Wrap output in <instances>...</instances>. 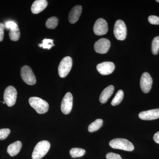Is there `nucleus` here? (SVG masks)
Returning <instances> with one entry per match:
<instances>
[{"label":"nucleus","mask_w":159,"mask_h":159,"mask_svg":"<svg viewBox=\"0 0 159 159\" xmlns=\"http://www.w3.org/2000/svg\"><path fill=\"white\" fill-rule=\"evenodd\" d=\"M113 31L115 37L119 40H124L126 38L127 29L125 23L122 20H119L116 21Z\"/></svg>","instance_id":"423d86ee"},{"label":"nucleus","mask_w":159,"mask_h":159,"mask_svg":"<svg viewBox=\"0 0 159 159\" xmlns=\"http://www.w3.org/2000/svg\"><path fill=\"white\" fill-rule=\"evenodd\" d=\"M159 51V36L155 37L152 44V54L157 55Z\"/></svg>","instance_id":"5701e85b"},{"label":"nucleus","mask_w":159,"mask_h":159,"mask_svg":"<svg viewBox=\"0 0 159 159\" xmlns=\"http://www.w3.org/2000/svg\"><path fill=\"white\" fill-rule=\"evenodd\" d=\"M53 42H54L53 40L46 39L43 40L42 43L39 44V47L42 48L43 49H47L49 50L54 46Z\"/></svg>","instance_id":"b1692460"},{"label":"nucleus","mask_w":159,"mask_h":159,"mask_svg":"<svg viewBox=\"0 0 159 159\" xmlns=\"http://www.w3.org/2000/svg\"><path fill=\"white\" fill-rule=\"evenodd\" d=\"M4 25L2 23H0V42L2 41L3 39L4 35Z\"/></svg>","instance_id":"c85d7f7f"},{"label":"nucleus","mask_w":159,"mask_h":159,"mask_svg":"<svg viewBox=\"0 0 159 159\" xmlns=\"http://www.w3.org/2000/svg\"><path fill=\"white\" fill-rule=\"evenodd\" d=\"M139 117L144 120H152L159 119V109L143 111L139 113Z\"/></svg>","instance_id":"ddd939ff"},{"label":"nucleus","mask_w":159,"mask_h":159,"mask_svg":"<svg viewBox=\"0 0 159 159\" xmlns=\"http://www.w3.org/2000/svg\"><path fill=\"white\" fill-rule=\"evenodd\" d=\"M51 145L47 141H41L34 147L32 154L33 159H41L47 154L50 149Z\"/></svg>","instance_id":"f03ea898"},{"label":"nucleus","mask_w":159,"mask_h":159,"mask_svg":"<svg viewBox=\"0 0 159 159\" xmlns=\"http://www.w3.org/2000/svg\"><path fill=\"white\" fill-rule=\"evenodd\" d=\"M10 133L9 129H0V140L6 139Z\"/></svg>","instance_id":"a878e982"},{"label":"nucleus","mask_w":159,"mask_h":159,"mask_svg":"<svg viewBox=\"0 0 159 159\" xmlns=\"http://www.w3.org/2000/svg\"><path fill=\"white\" fill-rule=\"evenodd\" d=\"M152 84V79L150 74L147 72L143 73L140 80V87L142 92L145 93H149Z\"/></svg>","instance_id":"1a4fd4ad"},{"label":"nucleus","mask_w":159,"mask_h":159,"mask_svg":"<svg viewBox=\"0 0 159 159\" xmlns=\"http://www.w3.org/2000/svg\"><path fill=\"white\" fill-rule=\"evenodd\" d=\"M103 121L102 119H97L89 125L88 130L90 132H94L98 130L102 126Z\"/></svg>","instance_id":"a211bd4d"},{"label":"nucleus","mask_w":159,"mask_h":159,"mask_svg":"<svg viewBox=\"0 0 159 159\" xmlns=\"http://www.w3.org/2000/svg\"><path fill=\"white\" fill-rule=\"evenodd\" d=\"M82 9V6H76L71 9L69 14V20L71 24H75L78 21L81 14Z\"/></svg>","instance_id":"4468645a"},{"label":"nucleus","mask_w":159,"mask_h":159,"mask_svg":"<svg viewBox=\"0 0 159 159\" xmlns=\"http://www.w3.org/2000/svg\"><path fill=\"white\" fill-rule=\"evenodd\" d=\"M156 2H157L159 3V0H157Z\"/></svg>","instance_id":"7c9ffc66"},{"label":"nucleus","mask_w":159,"mask_h":159,"mask_svg":"<svg viewBox=\"0 0 159 159\" xmlns=\"http://www.w3.org/2000/svg\"><path fill=\"white\" fill-rule=\"evenodd\" d=\"M148 21L152 25H159V17L156 16H150L148 18Z\"/></svg>","instance_id":"bb28decb"},{"label":"nucleus","mask_w":159,"mask_h":159,"mask_svg":"<svg viewBox=\"0 0 159 159\" xmlns=\"http://www.w3.org/2000/svg\"><path fill=\"white\" fill-rule=\"evenodd\" d=\"M17 93L12 86H9L5 90L4 94V101L9 107L14 105L16 102Z\"/></svg>","instance_id":"0eeeda50"},{"label":"nucleus","mask_w":159,"mask_h":159,"mask_svg":"<svg viewBox=\"0 0 159 159\" xmlns=\"http://www.w3.org/2000/svg\"><path fill=\"white\" fill-rule=\"evenodd\" d=\"M29 102L31 107H33L38 113L44 114L48 111V103L39 97H30Z\"/></svg>","instance_id":"f257e3e1"},{"label":"nucleus","mask_w":159,"mask_h":159,"mask_svg":"<svg viewBox=\"0 0 159 159\" xmlns=\"http://www.w3.org/2000/svg\"><path fill=\"white\" fill-rule=\"evenodd\" d=\"M5 29L7 30H13L18 27L17 24L13 21L9 20L6 22L4 25Z\"/></svg>","instance_id":"393cba45"},{"label":"nucleus","mask_w":159,"mask_h":159,"mask_svg":"<svg viewBox=\"0 0 159 159\" xmlns=\"http://www.w3.org/2000/svg\"><path fill=\"white\" fill-rule=\"evenodd\" d=\"M107 159H122L120 155L113 152H109L106 156Z\"/></svg>","instance_id":"cd10ccee"},{"label":"nucleus","mask_w":159,"mask_h":159,"mask_svg":"<svg viewBox=\"0 0 159 159\" xmlns=\"http://www.w3.org/2000/svg\"><path fill=\"white\" fill-rule=\"evenodd\" d=\"M73 65V60L72 58L69 56L64 57L58 66V74L60 77L64 78L67 76L70 71Z\"/></svg>","instance_id":"20e7f679"},{"label":"nucleus","mask_w":159,"mask_h":159,"mask_svg":"<svg viewBox=\"0 0 159 159\" xmlns=\"http://www.w3.org/2000/svg\"><path fill=\"white\" fill-rule=\"evenodd\" d=\"M108 29L107 22L102 18L97 20L93 27L94 33L97 35H104L107 33Z\"/></svg>","instance_id":"9b49d317"},{"label":"nucleus","mask_w":159,"mask_h":159,"mask_svg":"<svg viewBox=\"0 0 159 159\" xmlns=\"http://www.w3.org/2000/svg\"><path fill=\"white\" fill-rule=\"evenodd\" d=\"M48 6V2L46 0H37L32 4L31 11L33 14H38L45 9Z\"/></svg>","instance_id":"2eb2a0df"},{"label":"nucleus","mask_w":159,"mask_h":159,"mask_svg":"<svg viewBox=\"0 0 159 159\" xmlns=\"http://www.w3.org/2000/svg\"><path fill=\"white\" fill-rule=\"evenodd\" d=\"M124 97V93L122 90H119L118 91L114 99L112 100L111 104L113 106L119 105L121 103Z\"/></svg>","instance_id":"6ab92c4d"},{"label":"nucleus","mask_w":159,"mask_h":159,"mask_svg":"<svg viewBox=\"0 0 159 159\" xmlns=\"http://www.w3.org/2000/svg\"><path fill=\"white\" fill-rule=\"evenodd\" d=\"M58 23V19L56 17H50L47 20L46 23V26L48 29H54L56 28Z\"/></svg>","instance_id":"412c9836"},{"label":"nucleus","mask_w":159,"mask_h":159,"mask_svg":"<svg viewBox=\"0 0 159 159\" xmlns=\"http://www.w3.org/2000/svg\"><path fill=\"white\" fill-rule=\"evenodd\" d=\"M109 145L115 149H121L126 151H132L134 148L131 142L124 139H113L110 142Z\"/></svg>","instance_id":"7ed1b4c3"},{"label":"nucleus","mask_w":159,"mask_h":159,"mask_svg":"<svg viewBox=\"0 0 159 159\" xmlns=\"http://www.w3.org/2000/svg\"><path fill=\"white\" fill-rule=\"evenodd\" d=\"M111 46L110 41L105 38L98 40L94 45V49L97 53L104 54L107 53Z\"/></svg>","instance_id":"9d476101"},{"label":"nucleus","mask_w":159,"mask_h":159,"mask_svg":"<svg viewBox=\"0 0 159 159\" xmlns=\"http://www.w3.org/2000/svg\"><path fill=\"white\" fill-rule=\"evenodd\" d=\"M73 95L70 93H66L63 98L61 106L63 113L65 115H68L70 113L73 107Z\"/></svg>","instance_id":"6e6552de"},{"label":"nucleus","mask_w":159,"mask_h":159,"mask_svg":"<svg viewBox=\"0 0 159 159\" xmlns=\"http://www.w3.org/2000/svg\"><path fill=\"white\" fill-rule=\"evenodd\" d=\"M70 154L73 158L79 157L84 155L85 150L82 148H74L70 150Z\"/></svg>","instance_id":"aec40b11"},{"label":"nucleus","mask_w":159,"mask_h":159,"mask_svg":"<svg viewBox=\"0 0 159 159\" xmlns=\"http://www.w3.org/2000/svg\"><path fill=\"white\" fill-rule=\"evenodd\" d=\"M20 31L19 27L13 30H10L9 32V36L10 39L13 41H16L19 39L20 37Z\"/></svg>","instance_id":"4be33fe9"},{"label":"nucleus","mask_w":159,"mask_h":159,"mask_svg":"<svg viewBox=\"0 0 159 159\" xmlns=\"http://www.w3.org/2000/svg\"><path fill=\"white\" fill-rule=\"evenodd\" d=\"M21 148V142L19 141H16L8 146L7 152L10 156L14 157L19 153Z\"/></svg>","instance_id":"f3484780"},{"label":"nucleus","mask_w":159,"mask_h":159,"mask_svg":"<svg viewBox=\"0 0 159 159\" xmlns=\"http://www.w3.org/2000/svg\"><path fill=\"white\" fill-rule=\"evenodd\" d=\"M20 75L23 81L27 84L32 85L36 83V80L35 75L31 68L29 66H23L21 69Z\"/></svg>","instance_id":"39448f33"},{"label":"nucleus","mask_w":159,"mask_h":159,"mask_svg":"<svg viewBox=\"0 0 159 159\" xmlns=\"http://www.w3.org/2000/svg\"><path fill=\"white\" fill-rule=\"evenodd\" d=\"M114 91V87L111 85L106 88L102 93L100 94L99 97V101L102 103H105L107 102L110 97L113 93Z\"/></svg>","instance_id":"dca6fc26"},{"label":"nucleus","mask_w":159,"mask_h":159,"mask_svg":"<svg viewBox=\"0 0 159 159\" xmlns=\"http://www.w3.org/2000/svg\"><path fill=\"white\" fill-rule=\"evenodd\" d=\"M98 72L102 75H107L113 73L115 69V64L111 61H104L97 65Z\"/></svg>","instance_id":"f8f14e48"},{"label":"nucleus","mask_w":159,"mask_h":159,"mask_svg":"<svg viewBox=\"0 0 159 159\" xmlns=\"http://www.w3.org/2000/svg\"><path fill=\"white\" fill-rule=\"evenodd\" d=\"M153 139L155 142L159 144V131L155 134L153 136Z\"/></svg>","instance_id":"c756f323"}]
</instances>
